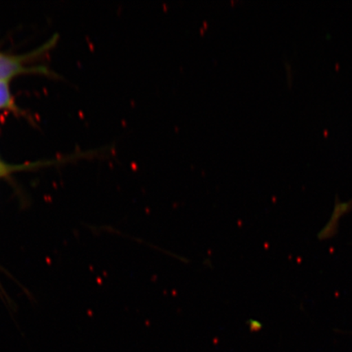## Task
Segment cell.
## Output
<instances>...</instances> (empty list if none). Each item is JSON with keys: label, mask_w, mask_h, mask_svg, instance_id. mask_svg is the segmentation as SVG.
<instances>
[{"label": "cell", "mask_w": 352, "mask_h": 352, "mask_svg": "<svg viewBox=\"0 0 352 352\" xmlns=\"http://www.w3.org/2000/svg\"><path fill=\"white\" fill-rule=\"evenodd\" d=\"M28 70L26 56H12L0 52V81L8 82Z\"/></svg>", "instance_id": "6da1fadb"}, {"label": "cell", "mask_w": 352, "mask_h": 352, "mask_svg": "<svg viewBox=\"0 0 352 352\" xmlns=\"http://www.w3.org/2000/svg\"><path fill=\"white\" fill-rule=\"evenodd\" d=\"M13 107L12 96L8 82L0 81V109Z\"/></svg>", "instance_id": "7a4b0ae2"}, {"label": "cell", "mask_w": 352, "mask_h": 352, "mask_svg": "<svg viewBox=\"0 0 352 352\" xmlns=\"http://www.w3.org/2000/svg\"><path fill=\"white\" fill-rule=\"evenodd\" d=\"M6 164H3L1 161H0V168H6L8 167Z\"/></svg>", "instance_id": "3957f363"}, {"label": "cell", "mask_w": 352, "mask_h": 352, "mask_svg": "<svg viewBox=\"0 0 352 352\" xmlns=\"http://www.w3.org/2000/svg\"><path fill=\"white\" fill-rule=\"evenodd\" d=\"M3 175L0 174V178L3 177Z\"/></svg>", "instance_id": "277c9868"}]
</instances>
